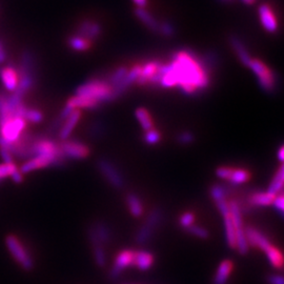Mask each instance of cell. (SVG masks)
Wrapping results in <instances>:
<instances>
[{
    "label": "cell",
    "instance_id": "obj_1",
    "mask_svg": "<svg viewBox=\"0 0 284 284\" xmlns=\"http://www.w3.org/2000/svg\"><path fill=\"white\" fill-rule=\"evenodd\" d=\"M176 80V87L188 95H198L210 85L209 65L205 60L188 51L177 52L170 63Z\"/></svg>",
    "mask_w": 284,
    "mask_h": 284
},
{
    "label": "cell",
    "instance_id": "obj_2",
    "mask_svg": "<svg viewBox=\"0 0 284 284\" xmlns=\"http://www.w3.org/2000/svg\"><path fill=\"white\" fill-rule=\"evenodd\" d=\"M18 85L15 92L8 96V103L14 107L23 102L24 96L30 92L36 82V61L30 50H24L17 68Z\"/></svg>",
    "mask_w": 284,
    "mask_h": 284
},
{
    "label": "cell",
    "instance_id": "obj_3",
    "mask_svg": "<svg viewBox=\"0 0 284 284\" xmlns=\"http://www.w3.org/2000/svg\"><path fill=\"white\" fill-rule=\"evenodd\" d=\"M75 95L92 98L98 102L113 101V87L106 80L92 79L77 87Z\"/></svg>",
    "mask_w": 284,
    "mask_h": 284
},
{
    "label": "cell",
    "instance_id": "obj_4",
    "mask_svg": "<svg viewBox=\"0 0 284 284\" xmlns=\"http://www.w3.org/2000/svg\"><path fill=\"white\" fill-rule=\"evenodd\" d=\"M5 246L15 261L25 271H32L34 268V260L28 253L23 243L15 235H7L5 238Z\"/></svg>",
    "mask_w": 284,
    "mask_h": 284
},
{
    "label": "cell",
    "instance_id": "obj_5",
    "mask_svg": "<svg viewBox=\"0 0 284 284\" xmlns=\"http://www.w3.org/2000/svg\"><path fill=\"white\" fill-rule=\"evenodd\" d=\"M230 214L234 223L235 234H236V250L240 255H247L249 253L250 247L247 241L246 232H244V225L242 219V212L240 205L236 200H230Z\"/></svg>",
    "mask_w": 284,
    "mask_h": 284
},
{
    "label": "cell",
    "instance_id": "obj_6",
    "mask_svg": "<svg viewBox=\"0 0 284 284\" xmlns=\"http://www.w3.org/2000/svg\"><path fill=\"white\" fill-rule=\"evenodd\" d=\"M249 67L256 75L259 85L264 92L268 94L275 92L277 86L276 74L266 63L259 59H252Z\"/></svg>",
    "mask_w": 284,
    "mask_h": 284
},
{
    "label": "cell",
    "instance_id": "obj_7",
    "mask_svg": "<svg viewBox=\"0 0 284 284\" xmlns=\"http://www.w3.org/2000/svg\"><path fill=\"white\" fill-rule=\"evenodd\" d=\"M65 158L62 154L59 155H37L34 157L27 159L21 166L18 169L22 175L32 173L34 171L41 170L48 166H58L63 164Z\"/></svg>",
    "mask_w": 284,
    "mask_h": 284
},
{
    "label": "cell",
    "instance_id": "obj_8",
    "mask_svg": "<svg viewBox=\"0 0 284 284\" xmlns=\"http://www.w3.org/2000/svg\"><path fill=\"white\" fill-rule=\"evenodd\" d=\"M26 122L20 117H11L0 124V139L6 143H14L24 133Z\"/></svg>",
    "mask_w": 284,
    "mask_h": 284
},
{
    "label": "cell",
    "instance_id": "obj_9",
    "mask_svg": "<svg viewBox=\"0 0 284 284\" xmlns=\"http://www.w3.org/2000/svg\"><path fill=\"white\" fill-rule=\"evenodd\" d=\"M97 168L104 179L116 190H122L125 185V180L120 170L117 168L111 160L101 158L97 162Z\"/></svg>",
    "mask_w": 284,
    "mask_h": 284
},
{
    "label": "cell",
    "instance_id": "obj_10",
    "mask_svg": "<svg viewBox=\"0 0 284 284\" xmlns=\"http://www.w3.org/2000/svg\"><path fill=\"white\" fill-rule=\"evenodd\" d=\"M162 220V212L160 209H154L149 214L148 218H146L144 224L137 232L135 236V241L143 246L146 242L152 238L155 230L158 228L159 223Z\"/></svg>",
    "mask_w": 284,
    "mask_h": 284
},
{
    "label": "cell",
    "instance_id": "obj_11",
    "mask_svg": "<svg viewBox=\"0 0 284 284\" xmlns=\"http://www.w3.org/2000/svg\"><path fill=\"white\" fill-rule=\"evenodd\" d=\"M59 149L65 159L82 160L89 157L91 154L90 148L85 143L70 138L61 141L59 143Z\"/></svg>",
    "mask_w": 284,
    "mask_h": 284
},
{
    "label": "cell",
    "instance_id": "obj_12",
    "mask_svg": "<svg viewBox=\"0 0 284 284\" xmlns=\"http://www.w3.org/2000/svg\"><path fill=\"white\" fill-rule=\"evenodd\" d=\"M216 176L222 180H228L233 185H240L251 179V173L246 169H237L232 166H219Z\"/></svg>",
    "mask_w": 284,
    "mask_h": 284
},
{
    "label": "cell",
    "instance_id": "obj_13",
    "mask_svg": "<svg viewBox=\"0 0 284 284\" xmlns=\"http://www.w3.org/2000/svg\"><path fill=\"white\" fill-rule=\"evenodd\" d=\"M134 252L132 250H123L116 256L115 262L110 271V277L112 279L118 278L123 270L133 267Z\"/></svg>",
    "mask_w": 284,
    "mask_h": 284
},
{
    "label": "cell",
    "instance_id": "obj_14",
    "mask_svg": "<svg viewBox=\"0 0 284 284\" xmlns=\"http://www.w3.org/2000/svg\"><path fill=\"white\" fill-rule=\"evenodd\" d=\"M244 232H246L249 247L251 246L255 249H260L263 252H266L272 246L269 238L258 229L254 227H246L244 228Z\"/></svg>",
    "mask_w": 284,
    "mask_h": 284
},
{
    "label": "cell",
    "instance_id": "obj_15",
    "mask_svg": "<svg viewBox=\"0 0 284 284\" xmlns=\"http://www.w3.org/2000/svg\"><path fill=\"white\" fill-rule=\"evenodd\" d=\"M80 118H81L80 110H74L66 117L64 121L62 122L59 131H58V138L60 139V141H64L70 138V136L72 135Z\"/></svg>",
    "mask_w": 284,
    "mask_h": 284
},
{
    "label": "cell",
    "instance_id": "obj_16",
    "mask_svg": "<svg viewBox=\"0 0 284 284\" xmlns=\"http://www.w3.org/2000/svg\"><path fill=\"white\" fill-rule=\"evenodd\" d=\"M0 80H1L3 87L7 92L11 94L15 92L18 85L17 68L12 65H4L0 67Z\"/></svg>",
    "mask_w": 284,
    "mask_h": 284
},
{
    "label": "cell",
    "instance_id": "obj_17",
    "mask_svg": "<svg viewBox=\"0 0 284 284\" xmlns=\"http://www.w3.org/2000/svg\"><path fill=\"white\" fill-rule=\"evenodd\" d=\"M259 17L263 27L270 33H275L278 30V21L273 9L269 4H262L259 7Z\"/></svg>",
    "mask_w": 284,
    "mask_h": 284
},
{
    "label": "cell",
    "instance_id": "obj_18",
    "mask_svg": "<svg viewBox=\"0 0 284 284\" xmlns=\"http://www.w3.org/2000/svg\"><path fill=\"white\" fill-rule=\"evenodd\" d=\"M276 195L269 192H255L249 196L248 207L252 208H266L270 207L275 200Z\"/></svg>",
    "mask_w": 284,
    "mask_h": 284
},
{
    "label": "cell",
    "instance_id": "obj_19",
    "mask_svg": "<svg viewBox=\"0 0 284 284\" xmlns=\"http://www.w3.org/2000/svg\"><path fill=\"white\" fill-rule=\"evenodd\" d=\"M65 105L71 107L72 110H80V109L95 110L100 105V102H98L97 100L92 99V98H89V97L74 95L72 98H70V99L66 101Z\"/></svg>",
    "mask_w": 284,
    "mask_h": 284
},
{
    "label": "cell",
    "instance_id": "obj_20",
    "mask_svg": "<svg viewBox=\"0 0 284 284\" xmlns=\"http://www.w3.org/2000/svg\"><path fill=\"white\" fill-rule=\"evenodd\" d=\"M153 254L146 251H135L134 252V262L133 267H136L140 271H148L154 264Z\"/></svg>",
    "mask_w": 284,
    "mask_h": 284
},
{
    "label": "cell",
    "instance_id": "obj_21",
    "mask_svg": "<svg viewBox=\"0 0 284 284\" xmlns=\"http://www.w3.org/2000/svg\"><path fill=\"white\" fill-rule=\"evenodd\" d=\"M234 270V263L232 260L222 261L217 269L216 275L214 277V284H227L231 274Z\"/></svg>",
    "mask_w": 284,
    "mask_h": 284
},
{
    "label": "cell",
    "instance_id": "obj_22",
    "mask_svg": "<svg viewBox=\"0 0 284 284\" xmlns=\"http://www.w3.org/2000/svg\"><path fill=\"white\" fill-rule=\"evenodd\" d=\"M159 66H160V63L157 61H150L148 63H145L144 65H141V73L136 82L139 85L148 84V82L152 79V78L157 74Z\"/></svg>",
    "mask_w": 284,
    "mask_h": 284
},
{
    "label": "cell",
    "instance_id": "obj_23",
    "mask_svg": "<svg viewBox=\"0 0 284 284\" xmlns=\"http://www.w3.org/2000/svg\"><path fill=\"white\" fill-rule=\"evenodd\" d=\"M126 204L133 217L140 218L142 216L144 213V208H143V203L138 195H136L135 193L127 194Z\"/></svg>",
    "mask_w": 284,
    "mask_h": 284
},
{
    "label": "cell",
    "instance_id": "obj_24",
    "mask_svg": "<svg viewBox=\"0 0 284 284\" xmlns=\"http://www.w3.org/2000/svg\"><path fill=\"white\" fill-rule=\"evenodd\" d=\"M100 34V25L91 21H83L78 30V35L87 39L91 41V39H94L99 36Z\"/></svg>",
    "mask_w": 284,
    "mask_h": 284
},
{
    "label": "cell",
    "instance_id": "obj_25",
    "mask_svg": "<svg viewBox=\"0 0 284 284\" xmlns=\"http://www.w3.org/2000/svg\"><path fill=\"white\" fill-rule=\"evenodd\" d=\"M231 44H232V46L234 48V51L236 52L240 62L243 65L249 66V64H250V62H251V60L253 59V58L250 56V54H249V52L247 50V47L244 46V44L239 40L237 37H233L231 39Z\"/></svg>",
    "mask_w": 284,
    "mask_h": 284
},
{
    "label": "cell",
    "instance_id": "obj_26",
    "mask_svg": "<svg viewBox=\"0 0 284 284\" xmlns=\"http://www.w3.org/2000/svg\"><path fill=\"white\" fill-rule=\"evenodd\" d=\"M228 194L229 190L222 184H213L210 189V195L215 204H216V207L228 202Z\"/></svg>",
    "mask_w": 284,
    "mask_h": 284
},
{
    "label": "cell",
    "instance_id": "obj_27",
    "mask_svg": "<svg viewBox=\"0 0 284 284\" xmlns=\"http://www.w3.org/2000/svg\"><path fill=\"white\" fill-rule=\"evenodd\" d=\"M135 116L143 131H150L154 127V120L152 118V115L148 110L144 109V107H138V109L135 111Z\"/></svg>",
    "mask_w": 284,
    "mask_h": 284
},
{
    "label": "cell",
    "instance_id": "obj_28",
    "mask_svg": "<svg viewBox=\"0 0 284 284\" xmlns=\"http://www.w3.org/2000/svg\"><path fill=\"white\" fill-rule=\"evenodd\" d=\"M224 219V231H225V238H227V243L232 250H236V234H235L234 223L231 217V214L223 217Z\"/></svg>",
    "mask_w": 284,
    "mask_h": 284
},
{
    "label": "cell",
    "instance_id": "obj_29",
    "mask_svg": "<svg viewBox=\"0 0 284 284\" xmlns=\"http://www.w3.org/2000/svg\"><path fill=\"white\" fill-rule=\"evenodd\" d=\"M92 228L95 234L97 235L98 239L100 240V242L103 244V246L110 243L112 239V233H111L110 228L107 227V224H105L104 222H97L95 224H92Z\"/></svg>",
    "mask_w": 284,
    "mask_h": 284
},
{
    "label": "cell",
    "instance_id": "obj_30",
    "mask_svg": "<svg viewBox=\"0 0 284 284\" xmlns=\"http://www.w3.org/2000/svg\"><path fill=\"white\" fill-rule=\"evenodd\" d=\"M283 183H284V166L281 164L280 168L278 169V171L276 172L275 176H274L271 181L268 192L274 195L281 193L283 189Z\"/></svg>",
    "mask_w": 284,
    "mask_h": 284
},
{
    "label": "cell",
    "instance_id": "obj_31",
    "mask_svg": "<svg viewBox=\"0 0 284 284\" xmlns=\"http://www.w3.org/2000/svg\"><path fill=\"white\" fill-rule=\"evenodd\" d=\"M67 43L72 50L77 52H84L91 47V41L79 35L72 36L70 39H68Z\"/></svg>",
    "mask_w": 284,
    "mask_h": 284
},
{
    "label": "cell",
    "instance_id": "obj_32",
    "mask_svg": "<svg viewBox=\"0 0 284 284\" xmlns=\"http://www.w3.org/2000/svg\"><path fill=\"white\" fill-rule=\"evenodd\" d=\"M266 254H267V257H268L270 263L274 268L278 269V270L282 269L283 257H282V253L280 252V250L278 248L274 247L272 244V246L266 251Z\"/></svg>",
    "mask_w": 284,
    "mask_h": 284
},
{
    "label": "cell",
    "instance_id": "obj_33",
    "mask_svg": "<svg viewBox=\"0 0 284 284\" xmlns=\"http://www.w3.org/2000/svg\"><path fill=\"white\" fill-rule=\"evenodd\" d=\"M11 117L15 116H13V113L9 109L7 95L2 90H0V124L11 118Z\"/></svg>",
    "mask_w": 284,
    "mask_h": 284
},
{
    "label": "cell",
    "instance_id": "obj_34",
    "mask_svg": "<svg viewBox=\"0 0 284 284\" xmlns=\"http://www.w3.org/2000/svg\"><path fill=\"white\" fill-rule=\"evenodd\" d=\"M136 15L146 26L151 28L152 31H158L159 30V24H158L157 20H156V19L150 13L146 12L145 9L138 7L136 9Z\"/></svg>",
    "mask_w": 284,
    "mask_h": 284
},
{
    "label": "cell",
    "instance_id": "obj_35",
    "mask_svg": "<svg viewBox=\"0 0 284 284\" xmlns=\"http://www.w3.org/2000/svg\"><path fill=\"white\" fill-rule=\"evenodd\" d=\"M21 117L22 119L25 120V122H31V123H40L44 119V115L40 110L30 109V107L26 106L23 110Z\"/></svg>",
    "mask_w": 284,
    "mask_h": 284
},
{
    "label": "cell",
    "instance_id": "obj_36",
    "mask_svg": "<svg viewBox=\"0 0 284 284\" xmlns=\"http://www.w3.org/2000/svg\"><path fill=\"white\" fill-rule=\"evenodd\" d=\"M127 72H129V70H127L126 67H118L115 72H113L110 77H109V80H106L107 82L110 83V85L112 87L116 86V85H118L123 79H124V77L126 76Z\"/></svg>",
    "mask_w": 284,
    "mask_h": 284
},
{
    "label": "cell",
    "instance_id": "obj_37",
    "mask_svg": "<svg viewBox=\"0 0 284 284\" xmlns=\"http://www.w3.org/2000/svg\"><path fill=\"white\" fill-rule=\"evenodd\" d=\"M103 247L104 246H102V244H98V246L93 247L94 258H95L96 264L99 268H103L106 264V255H105V251Z\"/></svg>",
    "mask_w": 284,
    "mask_h": 284
},
{
    "label": "cell",
    "instance_id": "obj_38",
    "mask_svg": "<svg viewBox=\"0 0 284 284\" xmlns=\"http://www.w3.org/2000/svg\"><path fill=\"white\" fill-rule=\"evenodd\" d=\"M143 140L146 144L149 145H156L161 141V134L158 130H156L153 127L152 130L146 131L143 136Z\"/></svg>",
    "mask_w": 284,
    "mask_h": 284
},
{
    "label": "cell",
    "instance_id": "obj_39",
    "mask_svg": "<svg viewBox=\"0 0 284 284\" xmlns=\"http://www.w3.org/2000/svg\"><path fill=\"white\" fill-rule=\"evenodd\" d=\"M18 168L15 163H1L0 164V184H1L7 177H11V175Z\"/></svg>",
    "mask_w": 284,
    "mask_h": 284
},
{
    "label": "cell",
    "instance_id": "obj_40",
    "mask_svg": "<svg viewBox=\"0 0 284 284\" xmlns=\"http://www.w3.org/2000/svg\"><path fill=\"white\" fill-rule=\"evenodd\" d=\"M187 231L191 235H193V236L200 238V239H208L210 237V233L208 232V230H205L204 228L199 227V225H196V224H193L192 227L189 228Z\"/></svg>",
    "mask_w": 284,
    "mask_h": 284
},
{
    "label": "cell",
    "instance_id": "obj_41",
    "mask_svg": "<svg viewBox=\"0 0 284 284\" xmlns=\"http://www.w3.org/2000/svg\"><path fill=\"white\" fill-rule=\"evenodd\" d=\"M194 223H195V215L192 212H184L179 218L180 227L185 230L191 228Z\"/></svg>",
    "mask_w": 284,
    "mask_h": 284
},
{
    "label": "cell",
    "instance_id": "obj_42",
    "mask_svg": "<svg viewBox=\"0 0 284 284\" xmlns=\"http://www.w3.org/2000/svg\"><path fill=\"white\" fill-rule=\"evenodd\" d=\"M176 140L181 145H190L195 141V136L191 132H181L177 135Z\"/></svg>",
    "mask_w": 284,
    "mask_h": 284
},
{
    "label": "cell",
    "instance_id": "obj_43",
    "mask_svg": "<svg viewBox=\"0 0 284 284\" xmlns=\"http://www.w3.org/2000/svg\"><path fill=\"white\" fill-rule=\"evenodd\" d=\"M272 205H273L274 208H275V210L282 216V214L284 212V197H283L282 193H279V194L276 195L275 200H274Z\"/></svg>",
    "mask_w": 284,
    "mask_h": 284
},
{
    "label": "cell",
    "instance_id": "obj_44",
    "mask_svg": "<svg viewBox=\"0 0 284 284\" xmlns=\"http://www.w3.org/2000/svg\"><path fill=\"white\" fill-rule=\"evenodd\" d=\"M0 156L3 160V163H15L14 162V157L8 150L4 148H0Z\"/></svg>",
    "mask_w": 284,
    "mask_h": 284
},
{
    "label": "cell",
    "instance_id": "obj_45",
    "mask_svg": "<svg viewBox=\"0 0 284 284\" xmlns=\"http://www.w3.org/2000/svg\"><path fill=\"white\" fill-rule=\"evenodd\" d=\"M158 32H160L164 36H169L170 37V36L174 35V28L169 23H162L161 25H159Z\"/></svg>",
    "mask_w": 284,
    "mask_h": 284
},
{
    "label": "cell",
    "instance_id": "obj_46",
    "mask_svg": "<svg viewBox=\"0 0 284 284\" xmlns=\"http://www.w3.org/2000/svg\"><path fill=\"white\" fill-rule=\"evenodd\" d=\"M6 58H7V55H6L4 44L1 40H0V65H2L5 63Z\"/></svg>",
    "mask_w": 284,
    "mask_h": 284
},
{
    "label": "cell",
    "instance_id": "obj_47",
    "mask_svg": "<svg viewBox=\"0 0 284 284\" xmlns=\"http://www.w3.org/2000/svg\"><path fill=\"white\" fill-rule=\"evenodd\" d=\"M268 282L270 284H284L283 278L280 275H270L268 277Z\"/></svg>",
    "mask_w": 284,
    "mask_h": 284
},
{
    "label": "cell",
    "instance_id": "obj_48",
    "mask_svg": "<svg viewBox=\"0 0 284 284\" xmlns=\"http://www.w3.org/2000/svg\"><path fill=\"white\" fill-rule=\"evenodd\" d=\"M9 178H12V180L15 182V183H21L23 181V175L19 172V170L17 169L12 175H11V177Z\"/></svg>",
    "mask_w": 284,
    "mask_h": 284
},
{
    "label": "cell",
    "instance_id": "obj_49",
    "mask_svg": "<svg viewBox=\"0 0 284 284\" xmlns=\"http://www.w3.org/2000/svg\"><path fill=\"white\" fill-rule=\"evenodd\" d=\"M133 1L139 6V8H143V6L148 3V0H133Z\"/></svg>",
    "mask_w": 284,
    "mask_h": 284
},
{
    "label": "cell",
    "instance_id": "obj_50",
    "mask_svg": "<svg viewBox=\"0 0 284 284\" xmlns=\"http://www.w3.org/2000/svg\"><path fill=\"white\" fill-rule=\"evenodd\" d=\"M278 157H279V160H280V161H283V159H284V148H283V146H281V148L279 149Z\"/></svg>",
    "mask_w": 284,
    "mask_h": 284
},
{
    "label": "cell",
    "instance_id": "obj_51",
    "mask_svg": "<svg viewBox=\"0 0 284 284\" xmlns=\"http://www.w3.org/2000/svg\"><path fill=\"white\" fill-rule=\"evenodd\" d=\"M243 2H246L247 4H253L255 2V0H242Z\"/></svg>",
    "mask_w": 284,
    "mask_h": 284
}]
</instances>
